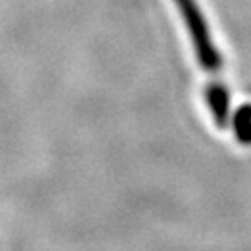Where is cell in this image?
Here are the masks:
<instances>
[{"mask_svg": "<svg viewBox=\"0 0 251 251\" xmlns=\"http://www.w3.org/2000/svg\"><path fill=\"white\" fill-rule=\"evenodd\" d=\"M205 99L208 104V110L212 114L214 123L220 128H224L227 125V119H229V91L222 86V82H212L208 88L205 90Z\"/></svg>", "mask_w": 251, "mask_h": 251, "instance_id": "2", "label": "cell"}, {"mask_svg": "<svg viewBox=\"0 0 251 251\" xmlns=\"http://www.w3.org/2000/svg\"><path fill=\"white\" fill-rule=\"evenodd\" d=\"M233 130L236 140L242 145H251V106L236 110L233 117Z\"/></svg>", "mask_w": 251, "mask_h": 251, "instance_id": "3", "label": "cell"}, {"mask_svg": "<svg viewBox=\"0 0 251 251\" xmlns=\"http://www.w3.org/2000/svg\"><path fill=\"white\" fill-rule=\"evenodd\" d=\"M175 4L182 15L184 25L188 28L199 65L206 71H220L222 69V54L212 41L206 19L198 6V2L196 0H175Z\"/></svg>", "mask_w": 251, "mask_h": 251, "instance_id": "1", "label": "cell"}]
</instances>
